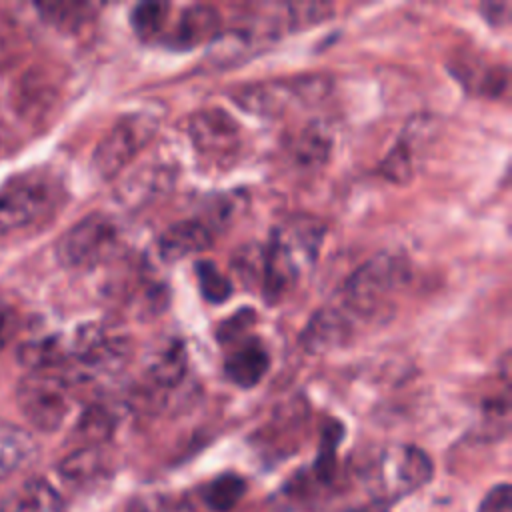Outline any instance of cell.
<instances>
[{
	"instance_id": "cell-1",
	"label": "cell",
	"mask_w": 512,
	"mask_h": 512,
	"mask_svg": "<svg viewBox=\"0 0 512 512\" xmlns=\"http://www.w3.org/2000/svg\"><path fill=\"white\" fill-rule=\"evenodd\" d=\"M324 224L308 214H296L280 222L264 248V282L268 298L292 288L316 262L324 240Z\"/></svg>"
},
{
	"instance_id": "cell-2",
	"label": "cell",
	"mask_w": 512,
	"mask_h": 512,
	"mask_svg": "<svg viewBox=\"0 0 512 512\" xmlns=\"http://www.w3.org/2000/svg\"><path fill=\"white\" fill-rule=\"evenodd\" d=\"M410 266L398 252H380L358 266L344 284L346 306L362 316L374 314L388 298L406 284Z\"/></svg>"
},
{
	"instance_id": "cell-3",
	"label": "cell",
	"mask_w": 512,
	"mask_h": 512,
	"mask_svg": "<svg viewBox=\"0 0 512 512\" xmlns=\"http://www.w3.org/2000/svg\"><path fill=\"white\" fill-rule=\"evenodd\" d=\"M56 182L40 172L16 174L0 188V238L40 222L58 202Z\"/></svg>"
},
{
	"instance_id": "cell-4",
	"label": "cell",
	"mask_w": 512,
	"mask_h": 512,
	"mask_svg": "<svg viewBox=\"0 0 512 512\" xmlns=\"http://www.w3.org/2000/svg\"><path fill=\"white\" fill-rule=\"evenodd\" d=\"M432 460L412 444H392L382 450L372 470L376 502L390 504L416 490L432 478Z\"/></svg>"
},
{
	"instance_id": "cell-5",
	"label": "cell",
	"mask_w": 512,
	"mask_h": 512,
	"mask_svg": "<svg viewBox=\"0 0 512 512\" xmlns=\"http://www.w3.org/2000/svg\"><path fill=\"white\" fill-rule=\"evenodd\" d=\"M16 404L36 430L54 432L70 412L68 384L60 376L32 372L20 380L16 388Z\"/></svg>"
},
{
	"instance_id": "cell-6",
	"label": "cell",
	"mask_w": 512,
	"mask_h": 512,
	"mask_svg": "<svg viewBox=\"0 0 512 512\" xmlns=\"http://www.w3.org/2000/svg\"><path fill=\"white\" fill-rule=\"evenodd\" d=\"M118 244V228L104 214H90L56 242V258L66 268H90L106 260Z\"/></svg>"
},
{
	"instance_id": "cell-7",
	"label": "cell",
	"mask_w": 512,
	"mask_h": 512,
	"mask_svg": "<svg viewBox=\"0 0 512 512\" xmlns=\"http://www.w3.org/2000/svg\"><path fill=\"white\" fill-rule=\"evenodd\" d=\"M156 132V120L150 114L136 112L120 118L94 150L92 164L102 178H114L146 146Z\"/></svg>"
},
{
	"instance_id": "cell-8",
	"label": "cell",
	"mask_w": 512,
	"mask_h": 512,
	"mask_svg": "<svg viewBox=\"0 0 512 512\" xmlns=\"http://www.w3.org/2000/svg\"><path fill=\"white\" fill-rule=\"evenodd\" d=\"M326 92V80L320 76H304L298 80H266L244 86L236 102L254 112L264 116L282 114L286 108L294 104H308L312 100L322 98Z\"/></svg>"
},
{
	"instance_id": "cell-9",
	"label": "cell",
	"mask_w": 512,
	"mask_h": 512,
	"mask_svg": "<svg viewBox=\"0 0 512 512\" xmlns=\"http://www.w3.org/2000/svg\"><path fill=\"white\" fill-rule=\"evenodd\" d=\"M72 354L90 370L114 372L124 366L130 356V342L124 334H118L100 324L82 326L74 338Z\"/></svg>"
},
{
	"instance_id": "cell-10",
	"label": "cell",
	"mask_w": 512,
	"mask_h": 512,
	"mask_svg": "<svg viewBox=\"0 0 512 512\" xmlns=\"http://www.w3.org/2000/svg\"><path fill=\"white\" fill-rule=\"evenodd\" d=\"M190 138L204 154H228L240 144V126L222 110H204L190 120Z\"/></svg>"
},
{
	"instance_id": "cell-11",
	"label": "cell",
	"mask_w": 512,
	"mask_h": 512,
	"mask_svg": "<svg viewBox=\"0 0 512 512\" xmlns=\"http://www.w3.org/2000/svg\"><path fill=\"white\" fill-rule=\"evenodd\" d=\"M352 336V324L348 316L336 308H322L312 314L302 330V346L310 354H322L340 348Z\"/></svg>"
},
{
	"instance_id": "cell-12",
	"label": "cell",
	"mask_w": 512,
	"mask_h": 512,
	"mask_svg": "<svg viewBox=\"0 0 512 512\" xmlns=\"http://www.w3.org/2000/svg\"><path fill=\"white\" fill-rule=\"evenodd\" d=\"M212 244V234L206 224L198 220H180L170 224L158 236V254L166 262H176L186 256L204 252Z\"/></svg>"
},
{
	"instance_id": "cell-13",
	"label": "cell",
	"mask_w": 512,
	"mask_h": 512,
	"mask_svg": "<svg viewBox=\"0 0 512 512\" xmlns=\"http://www.w3.org/2000/svg\"><path fill=\"white\" fill-rule=\"evenodd\" d=\"M0 512H66L64 500L44 478H28L0 502Z\"/></svg>"
},
{
	"instance_id": "cell-14",
	"label": "cell",
	"mask_w": 512,
	"mask_h": 512,
	"mask_svg": "<svg viewBox=\"0 0 512 512\" xmlns=\"http://www.w3.org/2000/svg\"><path fill=\"white\" fill-rule=\"evenodd\" d=\"M220 34V14L212 6L196 4L182 10L172 34L170 46L192 48L202 42H210Z\"/></svg>"
},
{
	"instance_id": "cell-15",
	"label": "cell",
	"mask_w": 512,
	"mask_h": 512,
	"mask_svg": "<svg viewBox=\"0 0 512 512\" xmlns=\"http://www.w3.org/2000/svg\"><path fill=\"white\" fill-rule=\"evenodd\" d=\"M268 366H270L268 350L258 340L242 342L224 360V372L228 380H232L236 386H242V388L256 386L268 372Z\"/></svg>"
},
{
	"instance_id": "cell-16",
	"label": "cell",
	"mask_w": 512,
	"mask_h": 512,
	"mask_svg": "<svg viewBox=\"0 0 512 512\" xmlns=\"http://www.w3.org/2000/svg\"><path fill=\"white\" fill-rule=\"evenodd\" d=\"M188 356L186 348L178 338H172L164 344H160L148 358L146 374L148 378L162 388H172L180 384V380L186 374Z\"/></svg>"
},
{
	"instance_id": "cell-17",
	"label": "cell",
	"mask_w": 512,
	"mask_h": 512,
	"mask_svg": "<svg viewBox=\"0 0 512 512\" xmlns=\"http://www.w3.org/2000/svg\"><path fill=\"white\" fill-rule=\"evenodd\" d=\"M34 452L36 444L24 428L0 420V478L24 466Z\"/></svg>"
},
{
	"instance_id": "cell-18",
	"label": "cell",
	"mask_w": 512,
	"mask_h": 512,
	"mask_svg": "<svg viewBox=\"0 0 512 512\" xmlns=\"http://www.w3.org/2000/svg\"><path fill=\"white\" fill-rule=\"evenodd\" d=\"M58 472L64 480L74 484L92 482L106 472L104 452L100 450V446H82L60 462Z\"/></svg>"
},
{
	"instance_id": "cell-19",
	"label": "cell",
	"mask_w": 512,
	"mask_h": 512,
	"mask_svg": "<svg viewBox=\"0 0 512 512\" xmlns=\"http://www.w3.org/2000/svg\"><path fill=\"white\" fill-rule=\"evenodd\" d=\"M246 482L238 474L226 472L212 478L202 490L200 496L204 504L214 512H228L232 510L244 496Z\"/></svg>"
},
{
	"instance_id": "cell-20",
	"label": "cell",
	"mask_w": 512,
	"mask_h": 512,
	"mask_svg": "<svg viewBox=\"0 0 512 512\" xmlns=\"http://www.w3.org/2000/svg\"><path fill=\"white\" fill-rule=\"evenodd\" d=\"M64 356H66V352L58 338L34 340V342L20 346V350H18V360L22 364L34 368V372H40L48 366H56L58 362L64 360Z\"/></svg>"
},
{
	"instance_id": "cell-21",
	"label": "cell",
	"mask_w": 512,
	"mask_h": 512,
	"mask_svg": "<svg viewBox=\"0 0 512 512\" xmlns=\"http://www.w3.org/2000/svg\"><path fill=\"white\" fill-rule=\"evenodd\" d=\"M168 10H170V6L162 4V2L138 4L130 14V24L140 38L152 40L154 36H158L162 32L166 18H168Z\"/></svg>"
},
{
	"instance_id": "cell-22",
	"label": "cell",
	"mask_w": 512,
	"mask_h": 512,
	"mask_svg": "<svg viewBox=\"0 0 512 512\" xmlns=\"http://www.w3.org/2000/svg\"><path fill=\"white\" fill-rule=\"evenodd\" d=\"M196 278L200 284V292L208 302L220 304L232 296L230 278L224 272H220L214 262L200 260L196 264Z\"/></svg>"
},
{
	"instance_id": "cell-23",
	"label": "cell",
	"mask_w": 512,
	"mask_h": 512,
	"mask_svg": "<svg viewBox=\"0 0 512 512\" xmlns=\"http://www.w3.org/2000/svg\"><path fill=\"white\" fill-rule=\"evenodd\" d=\"M78 434L82 440H86V446H98L100 442L108 440L114 430V418L112 414L102 406H90L82 418L78 420Z\"/></svg>"
},
{
	"instance_id": "cell-24",
	"label": "cell",
	"mask_w": 512,
	"mask_h": 512,
	"mask_svg": "<svg viewBox=\"0 0 512 512\" xmlns=\"http://www.w3.org/2000/svg\"><path fill=\"white\" fill-rule=\"evenodd\" d=\"M342 426L338 422H330L320 440V450L314 462V472L320 482H332L334 472H336V448L342 440Z\"/></svg>"
},
{
	"instance_id": "cell-25",
	"label": "cell",
	"mask_w": 512,
	"mask_h": 512,
	"mask_svg": "<svg viewBox=\"0 0 512 512\" xmlns=\"http://www.w3.org/2000/svg\"><path fill=\"white\" fill-rule=\"evenodd\" d=\"M38 10L42 18L54 26L76 28L92 16L94 6L82 4V2H66V4H38Z\"/></svg>"
},
{
	"instance_id": "cell-26",
	"label": "cell",
	"mask_w": 512,
	"mask_h": 512,
	"mask_svg": "<svg viewBox=\"0 0 512 512\" xmlns=\"http://www.w3.org/2000/svg\"><path fill=\"white\" fill-rule=\"evenodd\" d=\"M328 148H330V140L324 134V130H320V126H308L296 146L298 160L304 164H316L326 158Z\"/></svg>"
},
{
	"instance_id": "cell-27",
	"label": "cell",
	"mask_w": 512,
	"mask_h": 512,
	"mask_svg": "<svg viewBox=\"0 0 512 512\" xmlns=\"http://www.w3.org/2000/svg\"><path fill=\"white\" fill-rule=\"evenodd\" d=\"M510 504H512L510 484L502 482L486 492V496L480 500L476 512H510Z\"/></svg>"
},
{
	"instance_id": "cell-28",
	"label": "cell",
	"mask_w": 512,
	"mask_h": 512,
	"mask_svg": "<svg viewBox=\"0 0 512 512\" xmlns=\"http://www.w3.org/2000/svg\"><path fill=\"white\" fill-rule=\"evenodd\" d=\"M482 16L496 28L506 26L510 22V12H512V4L510 2H486L480 6Z\"/></svg>"
},
{
	"instance_id": "cell-29",
	"label": "cell",
	"mask_w": 512,
	"mask_h": 512,
	"mask_svg": "<svg viewBox=\"0 0 512 512\" xmlns=\"http://www.w3.org/2000/svg\"><path fill=\"white\" fill-rule=\"evenodd\" d=\"M14 330H16V314H14L12 306L0 298V352L12 338Z\"/></svg>"
},
{
	"instance_id": "cell-30",
	"label": "cell",
	"mask_w": 512,
	"mask_h": 512,
	"mask_svg": "<svg viewBox=\"0 0 512 512\" xmlns=\"http://www.w3.org/2000/svg\"><path fill=\"white\" fill-rule=\"evenodd\" d=\"M346 512H390V508L382 502H370V504H362V506H356V508H350Z\"/></svg>"
}]
</instances>
